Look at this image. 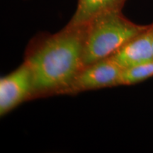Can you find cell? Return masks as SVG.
<instances>
[{"label":"cell","mask_w":153,"mask_h":153,"mask_svg":"<svg viewBox=\"0 0 153 153\" xmlns=\"http://www.w3.org/2000/svg\"><path fill=\"white\" fill-rule=\"evenodd\" d=\"M86 24H67L56 33H42L31 40L24 62L31 72L33 99L68 94L84 67L82 54Z\"/></svg>","instance_id":"obj_1"},{"label":"cell","mask_w":153,"mask_h":153,"mask_svg":"<svg viewBox=\"0 0 153 153\" xmlns=\"http://www.w3.org/2000/svg\"><path fill=\"white\" fill-rule=\"evenodd\" d=\"M85 24L84 67L111 56L149 26L134 24L124 16L120 9L101 13Z\"/></svg>","instance_id":"obj_2"},{"label":"cell","mask_w":153,"mask_h":153,"mask_svg":"<svg viewBox=\"0 0 153 153\" xmlns=\"http://www.w3.org/2000/svg\"><path fill=\"white\" fill-rule=\"evenodd\" d=\"M123 71L108 57L88 65L76 75L68 94L120 86Z\"/></svg>","instance_id":"obj_3"},{"label":"cell","mask_w":153,"mask_h":153,"mask_svg":"<svg viewBox=\"0 0 153 153\" xmlns=\"http://www.w3.org/2000/svg\"><path fill=\"white\" fill-rule=\"evenodd\" d=\"M33 99L31 72L24 62L0 79V116L2 117L28 100Z\"/></svg>","instance_id":"obj_4"},{"label":"cell","mask_w":153,"mask_h":153,"mask_svg":"<svg viewBox=\"0 0 153 153\" xmlns=\"http://www.w3.org/2000/svg\"><path fill=\"white\" fill-rule=\"evenodd\" d=\"M108 58L123 70L139 66L153 60L152 26L127 42Z\"/></svg>","instance_id":"obj_5"},{"label":"cell","mask_w":153,"mask_h":153,"mask_svg":"<svg viewBox=\"0 0 153 153\" xmlns=\"http://www.w3.org/2000/svg\"><path fill=\"white\" fill-rule=\"evenodd\" d=\"M126 0H78L75 12L68 22L70 26L87 24L94 17L104 11L122 10Z\"/></svg>","instance_id":"obj_6"},{"label":"cell","mask_w":153,"mask_h":153,"mask_svg":"<svg viewBox=\"0 0 153 153\" xmlns=\"http://www.w3.org/2000/svg\"><path fill=\"white\" fill-rule=\"evenodd\" d=\"M152 76H153V60L135 68L123 70L121 85H135Z\"/></svg>","instance_id":"obj_7"},{"label":"cell","mask_w":153,"mask_h":153,"mask_svg":"<svg viewBox=\"0 0 153 153\" xmlns=\"http://www.w3.org/2000/svg\"><path fill=\"white\" fill-rule=\"evenodd\" d=\"M152 26V48H153V24H151Z\"/></svg>","instance_id":"obj_8"}]
</instances>
